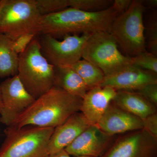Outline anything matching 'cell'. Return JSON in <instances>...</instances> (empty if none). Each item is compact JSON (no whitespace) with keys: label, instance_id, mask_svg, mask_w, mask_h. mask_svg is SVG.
Returning a JSON list of instances; mask_svg holds the SVG:
<instances>
[{"label":"cell","instance_id":"1","mask_svg":"<svg viewBox=\"0 0 157 157\" xmlns=\"http://www.w3.org/2000/svg\"><path fill=\"white\" fill-rule=\"evenodd\" d=\"M82 99L55 86L36 99L17 117L12 126L32 125L55 128L80 112Z\"/></svg>","mask_w":157,"mask_h":157},{"label":"cell","instance_id":"2","mask_svg":"<svg viewBox=\"0 0 157 157\" xmlns=\"http://www.w3.org/2000/svg\"><path fill=\"white\" fill-rule=\"evenodd\" d=\"M118 15L111 6L106 10L98 12H87L67 8L42 16L39 35L48 34L57 39L70 33H110L113 23Z\"/></svg>","mask_w":157,"mask_h":157},{"label":"cell","instance_id":"3","mask_svg":"<svg viewBox=\"0 0 157 157\" xmlns=\"http://www.w3.org/2000/svg\"><path fill=\"white\" fill-rule=\"evenodd\" d=\"M37 36L18 55L17 74L25 89L35 99L53 87L55 74L54 67L42 55Z\"/></svg>","mask_w":157,"mask_h":157},{"label":"cell","instance_id":"4","mask_svg":"<svg viewBox=\"0 0 157 157\" xmlns=\"http://www.w3.org/2000/svg\"><path fill=\"white\" fill-rule=\"evenodd\" d=\"M54 130L32 125L7 127L0 157H49L48 144Z\"/></svg>","mask_w":157,"mask_h":157},{"label":"cell","instance_id":"5","mask_svg":"<svg viewBox=\"0 0 157 157\" xmlns=\"http://www.w3.org/2000/svg\"><path fill=\"white\" fill-rule=\"evenodd\" d=\"M142 1L133 0L125 12L113 23L110 33L126 56L133 57L146 51Z\"/></svg>","mask_w":157,"mask_h":157},{"label":"cell","instance_id":"6","mask_svg":"<svg viewBox=\"0 0 157 157\" xmlns=\"http://www.w3.org/2000/svg\"><path fill=\"white\" fill-rule=\"evenodd\" d=\"M82 58L100 68L105 77L132 65V57L121 52L115 39L109 32L91 34L85 42Z\"/></svg>","mask_w":157,"mask_h":157},{"label":"cell","instance_id":"7","mask_svg":"<svg viewBox=\"0 0 157 157\" xmlns=\"http://www.w3.org/2000/svg\"><path fill=\"white\" fill-rule=\"evenodd\" d=\"M42 17L35 0H5L0 12V33L13 41L25 34L39 36Z\"/></svg>","mask_w":157,"mask_h":157},{"label":"cell","instance_id":"8","mask_svg":"<svg viewBox=\"0 0 157 157\" xmlns=\"http://www.w3.org/2000/svg\"><path fill=\"white\" fill-rule=\"evenodd\" d=\"M90 34L67 35L62 41L48 34L39 35L41 52L54 67H70L81 59L85 42Z\"/></svg>","mask_w":157,"mask_h":157},{"label":"cell","instance_id":"9","mask_svg":"<svg viewBox=\"0 0 157 157\" xmlns=\"http://www.w3.org/2000/svg\"><path fill=\"white\" fill-rule=\"evenodd\" d=\"M1 89L2 106L0 122L10 126L36 99L26 90L17 75L1 83Z\"/></svg>","mask_w":157,"mask_h":157},{"label":"cell","instance_id":"10","mask_svg":"<svg viewBox=\"0 0 157 157\" xmlns=\"http://www.w3.org/2000/svg\"><path fill=\"white\" fill-rule=\"evenodd\" d=\"M157 140L144 129L131 132L116 140L101 157H156Z\"/></svg>","mask_w":157,"mask_h":157},{"label":"cell","instance_id":"11","mask_svg":"<svg viewBox=\"0 0 157 157\" xmlns=\"http://www.w3.org/2000/svg\"><path fill=\"white\" fill-rule=\"evenodd\" d=\"M112 137L97 125H90L64 150L73 157H101L110 147Z\"/></svg>","mask_w":157,"mask_h":157},{"label":"cell","instance_id":"12","mask_svg":"<svg viewBox=\"0 0 157 157\" xmlns=\"http://www.w3.org/2000/svg\"><path fill=\"white\" fill-rule=\"evenodd\" d=\"M150 84H157V74L131 65L113 75L105 77L100 86H108L116 91H135Z\"/></svg>","mask_w":157,"mask_h":157},{"label":"cell","instance_id":"13","mask_svg":"<svg viewBox=\"0 0 157 157\" xmlns=\"http://www.w3.org/2000/svg\"><path fill=\"white\" fill-rule=\"evenodd\" d=\"M97 125L102 132L111 136L143 129L141 119L117 107L112 102Z\"/></svg>","mask_w":157,"mask_h":157},{"label":"cell","instance_id":"14","mask_svg":"<svg viewBox=\"0 0 157 157\" xmlns=\"http://www.w3.org/2000/svg\"><path fill=\"white\" fill-rule=\"evenodd\" d=\"M90 125L83 114L78 112L55 128L48 144L50 155L64 150Z\"/></svg>","mask_w":157,"mask_h":157},{"label":"cell","instance_id":"15","mask_svg":"<svg viewBox=\"0 0 157 157\" xmlns=\"http://www.w3.org/2000/svg\"><path fill=\"white\" fill-rule=\"evenodd\" d=\"M108 86H97L87 91L82 99L80 112L91 125H97L116 94Z\"/></svg>","mask_w":157,"mask_h":157},{"label":"cell","instance_id":"16","mask_svg":"<svg viewBox=\"0 0 157 157\" xmlns=\"http://www.w3.org/2000/svg\"><path fill=\"white\" fill-rule=\"evenodd\" d=\"M112 103L141 120L156 113V106L135 91H117Z\"/></svg>","mask_w":157,"mask_h":157},{"label":"cell","instance_id":"17","mask_svg":"<svg viewBox=\"0 0 157 157\" xmlns=\"http://www.w3.org/2000/svg\"><path fill=\"white\" fill-rule=\"evenodd\" d=\"M54 86L82 99L84 98L89 90L71 67H54Z\"/></svg>","mask_w":157,"mask_h":157},{"label":"cell","instance_id":"18","mask_svg":"<svg viewBox=\"0 0 157 157\" xmlns=\"http://www.w3.org/2000/svg\"><path fill=\"white\" fill-rule=\"evenodd\" d=\"M18 55L13 48V41L0 33V78L17 75Z\"/></svg>","mask_w":157,"mask_h":157},{"label":"cell","instance_id":"19","mask_svg":"<svg viewBox=\"0 0 157 157\" xmlns=\"http://www.w3.org/2000/svg\"><path fill=\"white\" fill-rule=\"evenodd\" d=\"M70 67L81 77L88 90L101 86L105 78L100 68L86 60L80 59Z\"/></svg>","mask_w":157,"mask_h":157},{"label":"cell","instance_id":"20","mask_svg":"<svg viewBox=\"0 0 157 157\" xmlns=\"http://www.w3.org/2000/svg\"><path fill=\"white\" fill-rule=\"evenodd\" d=\"M113 2V0H68L70 8L87 12L104 11L109 8Z\"/></svg>","mask_w":157,"mask_h":157},{"label":"cell","instance_id":"21","mask_svg":"<svg viewBox=\"0 0 157 157\" xmlns=\"http://www.w3.org/2000/svg\"><path fill=\"white\" fill-rule=\"evenodd\" d=\"M147 23L146 37H145L146 47L148 48L147 52L157 56V14L154 13Z\"/></svg>","mask_w":157,"mask_h":157},{"label":"cell","instance_id":"22","mask_svg":"<svg viewBox=\"0 0 157 157\" xmlns=\"http://www.w3.org/2000/svg\"><path fill=\"white\" fill-rule=\"evenodd\" d=\"M132 59L133 66L157 74V56L146 51Z\"/></svg>","mask_w":157,"mask_h":157},{"label":"cell","instance_id":"23","mask_svg":"<svg viewBox=\"0 0 157 157\" xmlns=\"http://www.w3.org/2000/svg\"><path fill=\"white\" fill-rule=\"evenodd\" d=\"M36 6L42 16L48 15L67 8L68 0H35Z\"/></svg>","mask_w":157,"mask_h":157},{"label":"cell","instance_id":"24","mask_svg":"<svg viewBox=\"0 0 157 157\" xmlns=\"http://www.w3.org/2000/svg\"><path fill=\"white\" fill-rule=\"evenodd\" d=\"M135 92L138 93L144 97L147 101L154 104L156 107L157 105V84H150Z\"/></svg>","mask_w":157,"mask_h":157},{"label":"cell","instance_id":"25","mask_svg":"<svg viewBox=\"0 0 157 157\" xmlns=\"http://www.w3.org/2000/svg\"><path fill=\"white\" fill-rule=\"evenodd\" d=\"M36 36L33 34H25L13 41V48L15 52L18 55L22 53Z\"/></svg>","mask_w":157,"mask_h":157},{"label":"cell","instance_id":"26","mask_svg":"<svg viewBox=\"0 0 157 157\" xmlns=\"http://www.w3.org/2000/svg\"><path fill=\"white\" fill-rule=\"evenodd\" d=\"M143 129L157 138V114L156 113L142 119Z\"/></svg>","mask_w":157,"mask_h":157},{"label":"cell","instance_id":"27","mask_svg":"<svg viewBox=\"0 0 157 157\" xmlns=\"http://www.w3.org/2000/svg\"><path fill=\"white\" fill-rule=\"evenodd\" d=\"M132 2V0H114L111 6L119 15L128 10Z\"/></svg>","mask_w":157,"mask_h":157},{"label":"cell","instance_id":"28","mask_svg":"<svg viewBox=\"0 0 157 157\" xmlns=\"http://www.w3.org/2000/svg\"><path fill=\"white\" fill-rule=\"evenodd\" d=\"M144 6L146 9H155L157 6V0L142 1Z\"/></svg>","mask_w":157,"mask_h":157},{"label":"cell","instance_id":"29","mask_svg":"<svg viewBox=\"0 0 157 157\" xmlns=\"http://www.w3.org/2000/svg\"><path fill=\"white\" fill-rule=\"evenodd\" d=\"M49 157H89L86 156H79V157H73L70 155L68 154L67 153V152L64 150L62 151L59 152L55 154L52 155H50Z\"/></svg>","mask_w":157,"mask_h":157},{"label":"cell","instance_id":"30","mask_svg":"<svg viewBox=\"0 0 157 157\" xmlns=\"http://www.w3.org/2000/svg\"><path fill=\"white\" fill-rule=\"evenodd\" d=\"M2 96H1V83H0V112H1V109H2Z\"/></svg>","mask_w":157,"mask_h":157},{"label":"cell","instance_id":"31","mask_svg":"<svg viewBox=\"0 0 157 157\" xmlns=\"http://www.w3.org/2000/svg\"><path fill=\"white\" fill-rule=\"evenodd\" d=\"M4 2H5V0H2V2H1V5H0V12H1L2 8L3 5H4Z\"/></svg>","mask_w":157,"mask_h":157},{"label":"cell","instance_id":"32","mask_svg":"<svg viewBox=\"0 0 157 157\" xmlns=\"http://www.w3.org/2000/svg\"><path fill=\"white\" fill-rule=\"evenodd\" d=\"M1 2H2V0H0V5H1Z\"/></svg>","mask_w":157,"mask_h":157}]
</instances>
